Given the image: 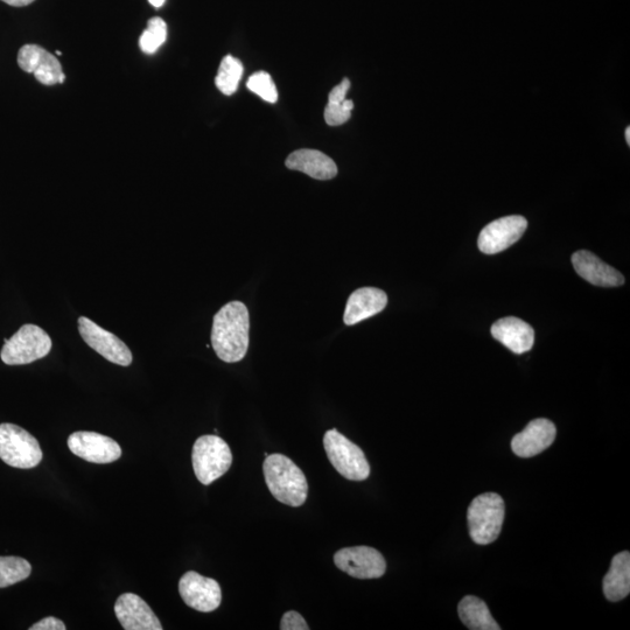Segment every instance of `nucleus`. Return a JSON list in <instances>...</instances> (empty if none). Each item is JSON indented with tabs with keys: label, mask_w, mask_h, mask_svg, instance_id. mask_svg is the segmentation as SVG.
Instances as JSON below:
<instances>
[{
	"label": "nucleus",
	"mask_w": 630,
	"mask_h": 630,
	"mask_svg": "<svg viewBox=\"0 0 630 630\" xmlns=\"http://www.w3.org/2000/svg\"><path fill=\"white\" fill-rule=\"evenodd\" d=\"M250 318L247 306L231 301L215 314L212 346L217 357L226 363L244 359L249 348Z\"/></svg>",
	"instance_id": "1"
},
{
	"label": "nucleus",
	"mask_w": 630,
	"mask_h": 630,
	"mask_svg": "<svg viewBox=\"0 0 630 630\" xmlns=\"http://www.w3.org/2000/svg\"><path fill=\"white\" fill-rule=\"evenodd\" d=\"M264 478L271 494L290 507H301L307 500L306 476L294 462L283 454H271L263 464Z\"/></svg>",
	"instance_id": "2"
},
{
	"label": "nucleus",
	"mask_w": 630,
	"mask_h": 630,
	"mask_svg": "<svg viewBox=\"0 0 630 630\" xmlns=\"http://www.w3.org/2000/svg\"><path fill=\"white\" fill-rule=\"evenodd\" d=\"M506 516V507L499 494H481L472 501L468 508L467 521L469 535L473 542L487 545L499 538Z\"/></svg>",
	"instance_id": "3"
},
{
	"label": "nucleus",
	"mask_w": 630,
	"mask_h": 630,
	"mask_svg": "<svg viewBox=\"0 0 630 630\" xmlns=\"http://www.w3.org/2000/svg\"><path fill=\"white\" fill-rule=\"evenodd\" d=\"M192 461L196 478L202 485L209 486L229 471L233 454L219 436H202L195 441Z\"/></svg>",
	"instance_id": "4"
},
{
	"label": "nucleus",
	"mask_w": 630,
	"mask_h": 630,
	"mask_svg": "<svg viewBox=\"0 0 630 630\" xmlns=\"http://www.w3.org/2000/svg\"><path fill=\"white\" fill-rule=\"evenodd\" d=\"M324 446L329 461L343 478L350 481H364L369 478L370 465L366 455L338 430L325 433Z\"/></svg>",
	"instance_id": "5"
},
{
	"label": "nucleus",
	"mask_w": 630,
	"mask_h": 630,
	"mask_svg": "<svg viewBox=\"0 0 630 630\" xmlns=\"http://www.w3.org/2000/svg\"><path fill=\"white\" fill-rule=\"evenodd\" d=\"M52 347V339L44 329L27 324L20 327L11 339H5L0 357L7 366H23L44 359Z\"/></svg>",
	"instance_id": "6"
},
{
	"label": "nucleus",
	"mask_w": 630,
	"mask_h": 630,
	"mask_svg": "<svg viewBox=\"0 0 630 630\" xmlns=\"http://www.w3.org/2000/svg\"><path fill=\"white\" fill-rule=\"evenodd\" d=\"M0 459L21 469L37 467L42 460L39 441L18 425H0Z\"/></svg>",
	"instance_id": "7"
},
{
	"label": "nucleus",
	"mask_w": 630,
	"mask_h": 630,
	"mask_svg": "<svg viewBox=\"0 0 630 630\" xmlns=\"http://www.w3.org/2000/svg\"><path fill=\"white\" fill-rule=\"evenodd\" d=\"M77 324H79L77 327H79L82 339L91 349L117 366H130L132 363L131 350L118 336L98 326L96 322L87 317H80Z\"/></svg>",
	"instance_id": "8"
},
{
	"label": "nucleus",
	"mask_w": 630,
	"mask_h": 630,
	"mask_svg": "<svg viewBox=\"0 0 630 630\" xmlns=\"http://www.w3.org/2000/svg\"><path fill=\"white\" fill-rule=\"evenodd\" d=\"M334 563L356 579H377L384 576L387 563L381 552L370 546L341 549L334 555Z\"/></svg>",
	"instance_id": "9"
},
{
	"label": "nucleus",
	"mask_w": 630,
	"mask_h": 630,
	"mask_svg": "<svg viewBox=\"0 0 630 630\" xmlns=\"http://www.w3.org/2000/svg\"><path fill=\"white\" fill-rule=\"evenodd\" d=\"M179 593L188 607L202 613L214 612L222 602L220 584L194 571H189L181 577Z\"/></svg>",
	"instance_id": "10"
},
{
	"label": "nucleus",
	"mask_w": 630,
	"mask_h": 630,
	"mask_svg": "<svg viewBox=\"0 0 630 630\" xmlns=\"http://www.w3.org/2000/svg\"><path fill=\"white\" fill-rule=\"evenodd\" d=\"M68 447L77 457L93 464H111L122 455V448L117 441L96 432L80 431L70 434Z\"/></svg>",
	"instance_id": "11"
},
{
	"label": "nucleus",
	"mask_w": 630,
	"mask_h": 630,
	"mask_svg": "<svg viewBox=\"0 0 630 630\" xmlns=\"http://www.w3.org/2000/svg\"><path fill=\"white\" fill-rule=\"evenodd\" d=\"M528 228V221L523 216L502 217L489 223L479 236V249L486 255H495L515 244Z\"/></svg>",
	"instance_id": "12"
},
{
	"label": "nucleus",
	"mask_w": 630,
	"mask_h": 630,
	"mask_svg": "<svg viewBox=\"0 0 630 630\" xmlns=\"http://www.w3.org/2000/svg\"><path fill=\"white\" fill-rule=\"evenodd\" d=\"M18 65L26 73L33 74L35 79L45 86L63 83L66 75L62 66L52 53L38 45H25L20 48Z\"/></svg>",
	"instance_id": "13"
},
{
	"label": "nucleus",
	"mask_w": 630,
	"mask_h": 630,
	"mask_svg": "<svg viewBox=\"0 0 630 630\" xmlns=\"http://www.w3.org/2000/svg\"><path fill=\"white\" fill-rule=\"evenodd\" d=\"M557 436L555 424L549 419L532 420L511 440V450L520 458H531L549 448Z\"/></svg>",
	"instance_id": "14"
},
{
	"label": "nucleus",
	"mask_w": 630,
	"mask_h": 630,
	"mask_svg": "<svg viewBox=\"0 0 630 630\" xmlns=\"http://www.w3.org/2000/svg\"><path fill=\"white\" fill-rule=\"evenodd\" d=\"M115 613L125 630L163 629L151 607L136 594H122L116 601Z\"/></svg>",
	"instance_id": "15"
},
{
	"label": "nucleus",
	"mask_w": 630,
	"mask_h": 630,
	"mask_svg": "<svg viewBox=\"0 0 630 630\" xmlns=\"http://www.w3.org/2000/svg\"><path fill=\"white\" fill-rule=\"evenodd\" d=\"M388 304L387 293L376 287H361L350 294L343 321L347 326L359 324V322L374 317L381 313Z\"/></svg>",
	"instance_id": "16"
},
{
	"label": "nucleus",
	"mask_w": 630,
	"mask_h": 630,
	"mask_svg": "<svg viewBox=\"0 0 630 630\" xmlns=\"http://www.w3.org/2000/svg\"><path fill=\"white\" fill-rule=\"evenodd\" d=\"M572 264L578 275L593 285L615 287L625 283V277L618 270L602 262L599 257L590 251L580 250L574 252Z\"/></svg>",
	"instance_id": "17"
},
{
	"label": "nucleus",
	"mask_w": 630,
	"mask_h": 630,
	"mask_svg": "<svg viewBox=\"0 0 630 630\" xmlns=\"http://www.w3.org/2000/svg\"><path fill=\"white\" fill-rule=\"evenodd\" d=\"M492 335L495 340L500 341L515 354L527 353L534 347V328L515 317L496 321L492 326Z\"/></svg>",
	"instance_id": "18"
},
{
	"label": "nucleus",
	"mask_w": 630,
	"mask_h": 630,
	"mask_svg": "<svg viewBox=\"0 0 630 630\" xmlns=\"http://www.w3.org/2000/svg\"><path fill=\"white\" fill-rule=\"evenodd\" d=\"M290 170L303 172L317 180H331L338 174V166L332 158L317 150H298L285 161Z\"/></svg>",
	"instance_id": "19"
},
{
	"label": "nucleus",
	"mask_w": 630,
	"mask_h": 630,
	"mask_svg": "<svg viewBox=\"0 0 630 630\" xmlns=\"http://www.w3.org/2000/svg\"><path fill=\"white\" fill-rule=\"evenodd\" d=\"M604 593L609 601L618 602L630 593V555L622 551L616 555L604 578Z\"/></svg>",
	"instance_id": "20"
},
{
	"label": "nucleus",
	"mask_w": 630,
	"mask_h": 630,
	"mask_svg": "<svg viewBox=\"0 0 630 630\" xmlns=\"http://www.w3.org/2000/svg\"><path fill=\"white\" fill-rule=\"evenodd\" d=\"M458 612L462 623L472 630H500L485 601L468 595L460 601Z\"/></svg>",
	"instance_id": "21"
},
{
	"label": "nucleus",
	"mask_w": 630,
	"mask_h": 630,
	"mask_svg": "<svg viewBox=\"0 0 630 630\" xmlns=\"http://www.w3.org/2000/svg\"><path fill=\"white\" fill-rule=\"evenodd\" d=\"M349 89L350 81L345 79L329 93L324 114L328 125L339 126L347 123L352 117L354 102L346 98Z\"/></svg>",
	"instance_id": "22"
},
{
	"label": "nucleus",
	"mask_w": 630,
	"mask_h": 630,
	"mask_svg": "<svg viewBox=\"0 0 630 630\" xmlns=\"http://www.w3.org/2000/svg\"><path fill=\"white\" fill-rule=\"evenodd\" d=\"M243 75L242 62L234 56L227 55L221 61L219 73H217L215 84L217 89L226 96L236 93L238 83H240Z\"/></svg>",
	"instance_id": "23"
},
{
	"label": "nucleus",
	"mask_w": 630,
	"mask_h": 630,
	"mask_svg": "<svg viewBox=\"0 0 630 630\" xmlns=\"http://www.w3.org/2000/svg\"><path fill=\"white\" fill-rule=\"evenodd\" d=\"M32 566L20 557H0V588L20 583L31 576Z\"/></svg>",
	"instance_id": "24"
},
{
	"label": "nucleus",
	"mask_w": 630,
	"mask_h": 630,
	"mask_svg": "<svg viewBox=\"0 0 630 630\" xmlns=\"http://www.w3.org/2000/svg\"><path fill=\"white\" fill-rule=\"evenodd\" d=\"M167 38V25L159 17H154L147 23V28L139 39L140 49L146 54H154L164 45Z\"/></svg>",
	"instance_id": "25"
},
{
	"label": "nucleus",
	"mask_w": 630,
	"mask_h": 630,
	"mask_svg": "<svg viewBox=\"0 0 630 630\" xmlns=\"http://www.w3.org/2000/svg\"><path fill=\"white\" fill-rule=\"evenodd\" d=\"M247 86L252 93H255L264 101L276 103L278 100V91L275 82H273L270 74L265 72H257L250 76Z\"/></svg>",
	"instance_id": "26"
},
{
	"label": "nucleus",
	"mask_w": 630,
	"mask_h": 630,
	"mask_svg": "<svg viewBox=\"0 0 630 630\" xmlns=\"http://www.w3.org/2000/svg\"><path fill=\"white\" fill-rule=\"evenodd\" d=\"M280 629L282 630H308L310 627L303 616L296 611H290L284 614L282 621H280Z\"/></svg>",
	"instance_id": "27"
},
{
	"label": "nucleus",
	"mask_w": 630,
	"mask_h": 630,
	"mask_svg": "<svg viewBox=\"0 0 630 630\" xmlns=\"http://www.w3.org/2000/svg\"><path fill=\"white\" fill-rule=\"evenodd\" d=\"M66 626L61 620L54 618V616H48L46 619L34 623L30 627V630H65Z\"/></svg>",
	"instance_id": "28"
},
{
	"label": "nucleus",
	"mask_w": 630,
	"mask_h": 630,
	"mask_svg": "<svg viewBox=\"0 0 630 630\" xmlns=\"http://www.w3.org/2000/svg\"><path fill=\"white\" fill-rule=\"evenodd\" d=\"M2 2L14 7H23L32 4L35 0H2Z\"/></svg>",
	"instance_id": "29"
},
{
	"label": "nucleus",
	"mask_w": 630,
	"mask_h": 630,
	"mask_svg": "<svg viewBox=\"0 0 630 630\" xmlns=\"http://www.w3.org/2000/svg\"><path fill=\"white\" fill-rule=\"evenodd\" d=\"M149 2L152 6L157 7V9L165 4V0H149Z\"/></svg>",
	"instance_id": "30"
},
{
	"label": "nucleus",
	"mask_w": 630,
	"mask_h": 630,
	"mask_svg": "<svg viewBox=\"0 0 630 630\" xmlns=\"http://www.w3.org/2000/svg\"><path fill=\"white\" fill-rule=\"evenodd\" d=\"M626 140L629 145L630 144V128L626 129Z\"/></svg>",
	"instance_id": "31"
},
{
	"label": "nucleus",
	"mask_w": 630,
	"mask_h": 630,
	"mask_svg": "<svg viewBox=\"0 0 630 630\" xmlns=\"http://www.w3.org/2000/svg\"><path fill=\"white\" fill-rule=\"evenodd\" d=\"M56 54H58V55H62V52H60V51H56Z\"/></svg>",
	"instance_id": "32"
}]
</instances>
